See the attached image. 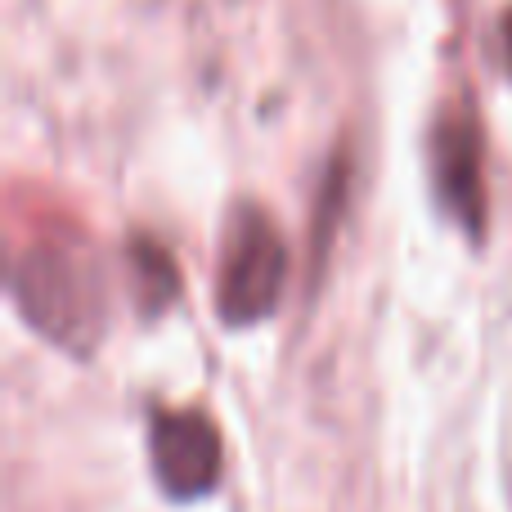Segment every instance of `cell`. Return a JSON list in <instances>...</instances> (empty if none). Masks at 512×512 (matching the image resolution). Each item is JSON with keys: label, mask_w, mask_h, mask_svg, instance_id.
I'll list each match as a JSON object with an SVG mask.
<instances>
[{"label": "cell", "mask_w": 512, "mask_h": 512, "mask_svg": "<svg viewBox=\"0 0 512 512\" xmlns=\"http://www.w3.org/2000/svg\"><path fill=\"white\" fill-rule=\"evenodd\" d=\"M153 477L171 499L189 504L221 486V432L198 409H158L149 427Z\"/></svg>", "instance_id": "3957f363"}, {"label": "cell", "mask_w": 512, "mask_h": 512, "mask_svg": "<svg viewBox=\"0 0 512 512\" xmlns=\"http://www.w3.org/2000/svg\"><path fill=\"white\" fill-rule=\"evenodd\" d=\"M499 41H504V68L512 72V9L499 18Z\"/></svg>", "instance_id": "8992f818"}, {"label": "cell", "mask_w": 512, "mask_h": 512, "mask_svg": "<svg viewBox=\"0 0 512 512\" xmlns=\"http://www.w3.org/2000/svg\"><path fill=\"white\" fill-rule=\"evenodd\" d=\"M131 265H135V274H140V301H144V310H149V315H158V310L167 306V301L176 297V288H180L176 265L167 261V252H162V248H153L149 239L135 243Z\"/></svg>", "instance_id": "5b68a950"}, {"label": "cell", "mask_w": 512, "mask_h": 512, "mask_svg": "<svg viewBox=\"0 0 512 512\" xmlns=\"http://www.w3.org/2000/svg\"><path fill=\"white\" fill-rule=\"evenodd\" d=\"M14 301L27 324L63 351H90L104 328L99 270L72 248H32L18 256Z\"/></svg>", "instance_id": "6da1fadb"}, {"label": "cell", "mask_w": 512, "mask_h": 512, "mask_svg": "<svg viewBox=\"0 0 512 512\" xmlns=\"http://www.w3.org/2000/svg\"><path fill=\"white\" fill-rule=\"evenodd\" d=\"M283 279H288V248L270 216L243 207L221 239V270H216V306L234 328L256 324L279 306Z\"/></svg>", "instance_id": "7a4b0ae2"}, {"label": "cell", "mask_w": 512, "mask_h": 512, "mask_svg": "<svg viewBox=\"0 0 512 512\" xmlns=\"http://www.w3.org/2000/svg\"><path fill=\"white\" fill-rule=\"evenodd\" d=\"M432 180L441 207L463 225L481 234L486 221V180H481V131L472 108H450L432 131Z\"/></svg>", "instance_id": "277c9868"}]
</instances>
